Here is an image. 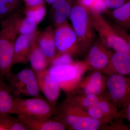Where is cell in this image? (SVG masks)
<instances>
[{"mask_svg": "<svg viewBox=\"0 0 130 130\" xmlns=\"http://www.w3.org/2000/svg\"><path fill=\"white\" fill-rule=\"evenodd\" d=\"M54 115V118L70 130H99L103 125L101 121L91 118L86 110L66 101L57 106Z\"/></svg>", "mask_w": 130, "mask_h": 130, "instance_id": "6da1fadb", "label": "cell"}, {"mask_svg": "<svg viewBox=\"0 0 130 130\" xmlns=\"http://www.w3.org/2000/svg\"><path fill=\"white\" fill-rule=\"evenodd\" d=\"M69 17L80 45L81 54H85L95 39V30L91 23L89 7L81 0H77Z\"/></svg>", "mask_w": 130, "mask_h": 130, "instance_id": "7a4b0ae2", "label": "cell"}, {"mask_svg": "<svg viewBox=\"0 0 130 130\" xmlns=\"http://www.w3.org/2000/svg\"><path fill=\"white\" fill-rule=\"evenodd\" d=\"M0 31V77L7 79L12 73L11 69L14 44L19 35L13 16L3 22Z\"/></svg>", "mask_w": 130, "mask_h": 130, "instance_id": "3957f363", "label": "cell"}, {"mask_svg": "<svg viewBox=\"0 0 130 130\" xmlns=\"http://www.w3.org/2000/svg\"><path fill=\"white\" fill-rule=\"evenodd\" d=\"M89 9L91 25L98 33L102 42L108 48L130 55L127 43L115 30L112 24L107 21L98 9L91 8Z\"/></svg>", "mask_w": 130, "mask_h": 130, "instance_id": "277c9868", "label": "cell"}, {"mask_svg": "<svg viewBox=\"0 0 130 130\" xmlns=\"http://www.w3.org/2000/svg\"><path fill=\"white\" fill-rule=\"evenodd\" d=\"M48 70L60 89L68 94L76 89L85 73L89 70L85 61H73L66 64L51 66Z\"/></svg>", "mask_w": 130, "mask_h": 130, "instance_id": "5b68a950", "label": "cell"}, {"mask_svg": "<svg viewBox=\"0 0 130 130\" xmlns=\"http://www.w3.org/2000/svg\"><path fill=\"white\" fill-rule=\"evenodd\" d=\"M55 112L47 101L39 96L14 98L11 114L30 119H47L50 118Z\"/></svg>", "mask_w": 130, "mask_h": 130, "instance_id": "8992f818", "label": "cell"}, {"mask_svg": "<svg viewBox=\"0 0 130 130\" xmlns=\"http://www.w3.org/2000/svg\"><path fill=\"white\" fill-rule=\"evenodd\" d=\"M7 79L14 98L35 97L40 95L36 76L32 70L24 69L18 73H12Z\"/></svg>", "mask_w": 130, "mask_h": 130, "instance_id": "52a82bcc", "label": "cell"}, {"mask_svg": "<svg viewBox=\"0 0 130 130\" xmlns=\"http://www.w3.org/2000/svg\"><path fill=\"white\" fill-rule=\"evenodd\" d=\"M54 37L57 55L67 54L72 57L81 54L76 35L67 21L56 26Z\"/></svg>", "mask_w": 130, "mask_h": 130, "instance_id": "ba28073f", "label": "cell"}, {"mask_svg": "<svg viewBox=\"0 0 130 130\" xmlns=\"http://www.w3.org/2000/svg\"><path fill=\"white\" fill-rule=\"evenodd\" d=\"M106 88L108 94L106 96L118 107L124 108L130 101V76H109Z\"/></svg>", "mask_w": 130, "mask_h": 130, "instance_id": "9c48e42d", "label": "cell"}, {"mask_svg": "<svg viewBox=\"0 0 130 130\" xmlns=\"http://www.w3.org/2000/svg\"><path fill=\"white\" fill-rule=\"evenodd\" d=\"M88 52L85 62L89 70L102 71L108 64L113 52L107 48L99 38L95 39Z\"/></svg>", "mask_w": 130, "mask_h": 130, "instance_id": "30bf717a", "label": "cell"}, {"mask_svg": "<svg viewBox=\"0 0 130 130\" xmlns=\"http://www.w3.org/2000/svg\"><path fill=\"white\" fill-rule=\"evenodd\" d=\"M107 80L101 71L94 70L85 79L81 80L76 89L71 93L100 95L106 88Z\"/></svg>", "mask_w": 130, "mask_h": 130, "instance_id": "8fae6325", "label": "cell"}, {"mask_svg": "<svg viewBox=\"0 0 130 130\" xmlns=\"http://www.w3.org/2000/svg\"><path fill=\"white\" fill-rule=\"evenodd\" d=\"M36 73L40 91L52 107L56 110L60 88L58 83L50 75L48 70Z\"/></svg>", "mask_w": 130, "mask_h": 130, "instance_id": "7c38bea8", "label": "cell"}, {"mask_svg": "<svg viewBox=\"0 0 130 130\" xmlns=\"http://www.w3.org/2000/svg\"><path fill=\"white\" fill-rule=\"evenodd\" d=\"M38 31L27 35H20L14 44L12 66L26 64L29 61V55L32 43L39 35Z\"/></svg>", "mask_w": 130, "mask_h": 130, "instance_id": "4fadbf2b", "label": "cell"}, {"mask_svg": "<svg viewBox=\"0 0 130 130\" xmlns=\"http://www.w3.org/2000/svg\"><path fill=\"white\" fill-rule=\"evenodd\" d=\"M102 72L110 75L130 76V55L125 53L113 52L108 64Z\"/></svg>", "mask_w": 130, "mask_h": 130, "instance_id": "5bb4252c", "label": "cell"}, {"mask_svg": "<svg viewBox=\"0 0 130 130\" xmlns=\"http://www.w3.org/2000/svg\"><path fill=\"white\" fill-rule=\"evenodd\" d=\"M38 43L41 50L46 58L48 66L57 53L54 31L49 28L39 34Z\"/></svg>", "mask_w": 130, "mask_h": 130, "instance_id": "9a60e30c", "label": "cell"}, {"mask_svg": "<svg viewBox=\"0 0 130 130\" xmlns=\"http://www.w3.org/2000/svg\"><path fill=\"white\" fill-rule=\"evenodd\" d=\"M17 117L21 120L30 130H65L64 124L55 119H32L22 115Z\"/></svg>", "mask_w": 130, "mask_h": 130, "instance_id": "2e32d148", "label": "cell"}, {"mask_svg": "<svg viewBox=\"0 0 130 130\" xmlns=\"http://www.w3.org/2000/svg\"><path fill=\"white\" fill-rule=\"evenodd\" d=\"M38 37L32 43L29 55V61L35 73L46 70L48 66L46 58L38 45Z\"/></svg>", "mask_w": 130, "mask_h": 130, "instance_id": "e0dca14e", "label": "cell"}, {"mask_svg": "<svg viewBox=\"0 0 130 130\" xmlns=\"http://www.w3.org/2000/svg\"><path fill=\"white\" fill-rule=\"evenodd\" d=\"M114 23L130 31V0L120 7L109 12Z\"/></svg>", "mask_w": 130, "mask_h": 130, "instance_id": "ac0fdd59", "label": "cell"}, {"mask_svg": "<svg viewBox=\"0 0 130 130\" xmlns=\"http://www.w3.org/2000/svg\"><path fill=\"white\" fill-rule=\"evenodd\" d=\"M67 94L65 101L72 103L86 111L90 107L97 105L101 95L74 93Z\"/></svg>", "mask_w": 130, "mask_h": 130, "instance_id": "d6986e66", "label": "cell"}, {"mask_svg": "<svg viewBox=\"0 0 130 130\" xmlns=\"http://www.w3.org/2000/svg\"><path fill=\"white\" fill-rule=\"evenodd\" d=\"M4 79L0 77V113L11 114L14 98Z\"/></svg>", "mask_w": 130, "mask_h": 130, "instance_id": "ffe728a7", "label": "cell"}, {"mask_svg": "<svg viewBox=\"0 0 130 130\" xmlns=\"http://www.w3.org/2000/svg\"><path fill=\"white\" fill-rule=\"evenodd\" d=\"M97 105L103 113L111 121L123 116L121 111H119L118 107L106 96L101 95Z\"/></svg>", "mask_w": 130, "mask_h": 130, "instance_id": "44dd1931", "label": "cell"}, {"mask_svg": "<svg viewBox=\"0 0 130 130\" xmlns=\"http://www.w3.org/2000/svg\"><path fill=\"white\" fill-rule=\"evenodd\" d=\"M14 25L19 35H27L36 31L38 24L34 19L26 17L19 19L13 16Z\"/></svg>", "mask_w": 130, "mask_h": 130, "instance_id": "7402d4cb", "label": "cell"}, {"mask_svg": "<svg viewBox=\"0 0 130 130\" xmlns=\"http://www.w3.org/2000/svg\"><path fill=\"white\" fill-rule=\"evenodd\" d=\"M9 113H0V123L7 130H30L19 118H14Z\"/></svg>", "mask_w": 130, "mask_h": 130, "instance_id": "603a6c76", "label": "cell"}, {"mask_svg": "<svg viewBox=\"0 0 130 130\" xmlns=\"http://www.w3.org/2000/svg\"><path fill=\"white\" fill-rule=\"evenodd\" d=\"M77 0H69L60 7L54 11V21L56 26L66 22L70 17L72 9Z\"/></svg>", "mask_w": 130, "mask_h": 130, "instance_id": "cb8c5ba5", "label": "cell"}, {"mask_svg": "<svg viewBox=\"0 0 130 130\" xmlns=\"http://www.w3.org/2000/svg\"><path fill=\"white\" fill-rule=\"evenodd\" d=\"M46 12L44 4L27 7L25 13L26 16L34 19L38 24L44 18Z\"/></svg>", "mask_w": 130, "mask_h": 130, "instance_id": "d4e9b609", "label": "cell"}, {"mask_svg": "<svg viewBox=\"0 0 130 130\" xmlns=\"http://www.w3.org/2000/svg\"><path fill=\"white\" fill-rule=\"evenodd\" d=\"M86 111L91 118L101 121L103 126L107 125L111 121L103 113L97 105L90 107Z\"/></svg>", "mask_w": 130, "mask_h": 130, "instance_id": "484cf974", "label": "cell"}, {"mask_svg": "<svg viewBox=\"0 0 130 130\" xmlns=\"http://www.w3.org/2000/svg\"><path fill=\"white\" fill-rule=\"evenodd\" d=\"M73 61L72 59V56L67 54L57 55L56 54L50 63V66L64 65L69 64Z\"/></svg>", "mask_w": 130, "mask_h": 130, "instance_id": "4316f807", "label": "cell"}, {"mask_svg": "<svg viewBox=\"0 0 130 130\" xmlns=\"http://www.w3.org/2000/svg\"><path fill=\"white\" fill-rule=\"evenodd\" d=\"M130 0H103L105 7L112 11L120 7Z\"/></svg>", "mask_w": 130, "mask_h": 130, "instance_id": "83f0119b", "label": "cell"}, {"mask_svg": "<svg viewBox=\"0 0 130 130\" xmlns=\"http://www.w3.org/2000/svg\"><path fill=\"white\" fill-rule=\"evenodd\" d=\"M124 119L122 116L110 121L108 123L111 124L110 127L107 128L106 130H129V128L123 123Z\"/></svg>", "mask_w": 130, "mask_h": 130, "instance_id": "f1b7e54d", "label": "cell"}, {"mask_svg": "<svg viewBox=\"0 0 130 130\" xmlns=\"http://www.w3.org/2000/svg\"><path fill=\"white\" fill-rule=\"evenodd\" d=\"M15 8L8 0H0V14L6 15L11 12Z\"/></svg>", "mask_w": 130, "mask_h": 130, "instance_id": "f546056e", "label": "cell"}, {"mask_svg": "<svg viewBox=\"0 0 130 130\" xmlns=\"http://www.w3.org/2000/svg\"><path fill=\"white\" fill-rule=\"evenodd\" d=\"M113 28L119 35L124 38L128 45L130 52V35L128 33L127 31L121 28L120 26L115 23L112 24Z\"/></svg>", "mask_w": 130, "mask_h": 130, "instance_id": "4dcf8cb0", "label": "cell"}, {"mask_svg": "<svg viewBox=\"0 0 130 130\" xmlns=\"http://www.w3.org/2000/svg\"><path fill=\"white\" fill-rule=\"evenodd\" d=\"M121 111L124 118L126 119L129 123V128L130 130V101L124 108H123Z\"/></svg>", "mask_w": 130, "mask_h": 130, "instance_id": "1f68e13d", "label": "cell"}, {"mask_svg": "<svg viewBox=\"0 0 130 130\" xmlns=\"http://www.w3.org/2000/svg\"><path fill=\"white\" fill-rule=\"evenodd\" d=\"M44 0H23L27 7L44 4Z\"/></svg>", "mask_w": 130, "mask_h": 130, "instance_id": "d6a6232c", "label": "cell"}, {"mask_svg": "<svg viewBox=\"0 0 130 130\" xmlns=\"http://www.w3.org/2000/svg\"><path fill=\"white\" fill-rule=\"evenodd\" d=\"M68 1L69 0H55L51 4L52 8L54 11H55L56 9L60 7Z\"/></svg>", "mask_w": 130, "mask_h": 130, "instance_id": "836d02e7", "label": "cell"}, {"mask_svg": "<svg viewBox=\"0 0 130 130\" xmlns=\"http://www.w3.org/2000/svg\"><path fill=\"white\" fill-rule=\"evenodd\" d=\"M81 1L85 5L88 6L93 2V0H81Z\"/></svg>", "mask_w": 130, "mask_h": 130, "instance_id": "e575fe53", "label": "cell"}, {"mask_svg": "<svg viewBox=\"0 0 130 130\" xmlns=\"http://www.w3.org/2000/svg\"><path fill=\"white\" fill-rule=\"evenodd\" d=\"M0 130H7L4 126L0 123Z\"/></svg>", "mask_w": 130, "mask_h": 130, "instance_id": "d590c367", "label": "cell"}, {"mask_svg": "<svg viewBox=\"0 0 130 130\" xmlns=\"http://www.w3.org/2000/svg\"><path fill=\"white\" fill-rule=\"evenodd\" d=\"M46 1V2H47L48 3H49V4H52L53 2L55 1V0H44Z\"/></svg>", "mask_w": 130, "mask_h": 130, "instance_id": "8d00e7d4", "label": "cell"}, {"mask_svg": "<svg viewBox=\"0 0 130 130\" xmlns=\"http://www.w3.org/2000/svg\"><path fill=\"white\" fill-rule=\"evenodd\" d=\"M1 16V14H0V16Z\"/></svg>", "mask_w": 130, "mask_h": 130, "instance_id": "74e56055", "label": "cell"}]
</instances>
